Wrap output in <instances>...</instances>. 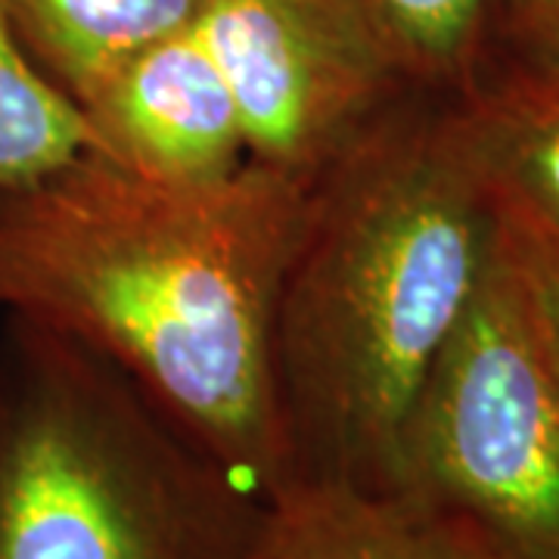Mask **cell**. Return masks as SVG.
Here are the masks:
<instances>
[{
    "mask_svg": "<svg viewBox=\"0 0 559 559\" xmlns=\"http://www.w3.org/2000/svg\"><path fill=\"white\" fill-rule=\"evenodd\" d=\"M311 180H165L87 153L0 193V308L116 364L259 500L293 481L274 311Z\"/></svg>",
    "mask_w": 559,
    "mask_h": 559,
    "instance_id": "cell-1",
    "label": "cell"
},
{
    "mask_svg": "<svg viewBox=\"0 0 559 559\" xmlns=\"http://www.w3.org/2000/svg\"><path fill=\"white\" fill-rule=\"evenodd\" d=\"M495 234L451 97L407 91L311 180L271 336L293 481L395 491L407 419Z\"/></svg>",
    "mask_w": 559,
    "mask_h": 559,
    "instance_id": "cell-2",
    "label": "cell"
},
{
    "mask_svg": "<svg viewBox=\"0 0 559 559\" xmlns=\"http://www.w3.org/2000/svg\"><path fill=\"white\" fill-rule=\"evenodd\" d=\"M259 507L116 364L10 314L0 559H242Z\"/></svg>",
    "mask_w": 559,
    "mask_h": 559,
    "instance_id": "cell-3",
    "label": "cell"
},
{
    "mask_svg": "<svg viewBox=\"0 0 559 559\" xmlns=\"http://www.w3.org/2000/svg\"><path fill=\"white\" fill-rule=\"evenodd\" d=\"M395 491L479 559H559V342L500 221L401 439Z\"/></svg>",
    "mask_w": 559,
    "mask_h": 559,
    "instance_id": "cell-4",
    "label": "cell"
},
{
    "mask_svg": "<svg viewBox=\"0 0 559 559\" xmlns=\"http://www.w3.org/2000/svg\"><path fill=\"white\" fill-rule=\"evenodd\" d=\"M249 159L314 180L411 87L364 0H205Z\"/></svg>",
    "mask_w": 559,
    "mask_h": 559,
    "instance_id": "cell-5",
    "label": "cell"
},
{
    "mask_svg": "<svg viewBox=\"0 0 559 559\" xmlns=\"http://www.w3.org/2000/svg\"><path fill=\"white\" fill-rule=\"evenodd\" d=\"M81 116L109 159L153 178H224L249 159L234 94L193 25L116 69Z\"/></svg>",
    "mask_w": 559,
    "mask_h": 559,
    "instance_id": "cell-6",
    "label": "cell"
},
{
    "mask_svg": "<svg viewBox=\"0 0 559 559\" xmlns=\"http://www.w3.org/2000/svg\"><path fill=\"white\" fill-rule=\"evenodd\" d=\"M242 559H479L401 491L296 479L261 500Z\"/></svg>",
    "mask_w": 559,
    "mask_h": 559,
    "instance_id": "cell-7",
    "label": "cell"
},
{
    "mask_svg": "<svg viewBox=\"0 0 559 559\" xmlns=\"http://www.w3.org/2000/svg\"><path fill=\"white\" fill-rule=\"evenodd\" d=\"M457 109L495 212L525 237L559 242V87L491 75Z\"/></svg>",
    "mask_w": 559,
    "mask_h": 559,
    "instance_id": "cell-8",
    "label": "cell"
},
{
    "mask_svg": "<svg viewBox=\"0 0 559 559\" xmlns=\"http://www.w3.org/2000/svg\"><path fill=\"white\" fill-rule=\"evenodd\" d=\"M205 0H0L22 53L66 100H84L146 47L190 28Z\"/></svg>",
    "mask_w": 559,
    "mask_h": 559,
    "instance_id": "cell-9",
    "label": "cell"
},
{
    "mask_svg": "<svg viewBox=\"0 0 559 559\" xmlns=\"http://www.w3.org/2000/svg\"><path fill=\"white\" fill-rule=\"evenodd\" d=\"M411 87L469 97L491 72L495 0H364Z\"/></svg>",
    "mask_w": 559,
    "mask_h": 559,
    "instance_id": "cell-10",
    "label": "cell"
},
{
    "mask_svg": "<svg viewBox=\"0 0 559 559\" xmlns=\"http://www.w3.org/2000/svg\"><path fill=\"white\" fill-rule=\"evenodd\" d=\"M87 153H103L94 128L32 66L0 13V193L22 190Z\"/></svg>",
    "mask_w": 559,
    "mask_h": 559,
    "instance_id": "cell-11",
    "label": "cell"
},
{
    "mask_svg": "<svg viewBox=\"0 0 559 559\" xmlns=\"http://www.w3.org/2000/svg\"><path fill=\"white\" fill-rule=\"evenodd\" d=\"M491 75L559 87V0H495Z\"/></svg>",
    "mask_w": 559,
    "mask_h": 559,
    "instance_id": "cell-12",
    "label": "cell"
},
{
    "mask_svg": "<svg viewBox=\"0 0 559 559\" xmlns=\"http://www.w3.org/2000/svg\"><path fill=\"white\" fill-rule=\"evenodd\" d=\"M503 224H507V221H503ZM507 227H510V224H507ZM510 230L516 234L522 252H525V261H528V267H532V274H535L540 299H544V308H547V318L554 323V333H557L559 342V242L525 237L516 227H510Z\"/></svg>",
    "mask_w": 559,
    "mask_h": 559,
    "instance_id": "cell-13",
    "label": "cell"
}]
</instances>
